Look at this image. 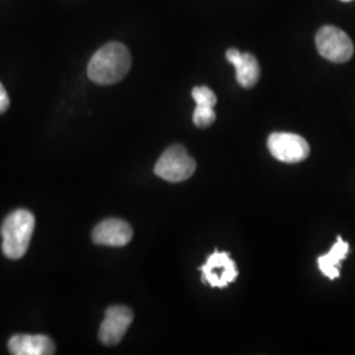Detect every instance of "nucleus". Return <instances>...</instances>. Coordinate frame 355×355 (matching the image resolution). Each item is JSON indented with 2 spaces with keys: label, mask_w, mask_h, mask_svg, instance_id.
Returning a JSON list of instances; mask_svg holds the SVG:
<instances>
[{
  "label": "nucleus",
  "mask_w": 355,
  "mask_h": 355,
  "mask_svg": "<svg viewBox=\"0 0 355 355\" xmlns=\"http://www.w3.org/2000/svg\"><path fill=\"white\" fill-rule=\"evenodd\" d=\"M10 353L13 355H51L55 346L51 337L44 334H16L8 341Z\"/></svg>",
  "instance_id": "nucleus-10"
},
{
  "label": "nucleus",
  "mask_w": 355,
  "mask_h": 355,
  "mask_svg": "<svg viewBox=\"0 0 355 355\" xmlns=\"http://www.w3.org/2000/svg\"><path fill=\"white\" fill-rule=\"evenodd\" d=\"M192 98L196 105H205V107H215L217 103L215 92L207 86H198L192 89Z\"/></svg>",
  "instance_id": "nucleus-13"
},
{
  "label": "nucleus",
  "mask_w": 355,
  "mask_h": 355,
  "mask_svg": "<svg viewBox=\"0 0 355 355\" xmlns=\"http://www.w3.org/2000/svg\"><path fill=\"white\" fill-rule=\"evenodd\" d=\"M341 1H345V3H347V1H353V0H341Z\"/></svg>",
  "instance_id": "nucleus-15"
},
{
  "label": "nucleus",
  "mask_w": 355,
  "mask_h": 355,
  "mask_svg": "<svg viewBox=\"0 0 355 355\" xmlns=\"http://www.w3.org/2000/svg\"><path fill=\"white\" fill-rule=\"evenodd\" d=\"M350 252V246L343 237L338 236L337 241L330 249L329 253L324 254L318 258V265L320 271L330 280L340 278V267L343 259H346L347 254Z\"/></svg>",
  "instance_id": "nucleus-11"
},
{
  "label": "nucleus",
  "mask_w": 355,
  "mask_h": 355,
  "mask_svg": "<svg viewBox=\"0 0 355 355\" xmlns=\"http://www.w3.org/2000/svg\"><path fill=\"white\" fill-rule=\"evenodd\" d=\"M267 146L271 155L284 164H297L308 158L309 145L302 136L295 133L277 132L270 135Z\"/></svg>",
  "instance_id": "nucleus-5"
},
{
  "label": "nucleus",
  "mask_w": 355,
  "mask_h": 355,
  "mask_svg": "<svg viewBox=\"0 0 355 355\" xmlns=\"http://www.w3.org/2000/svg\"><path fill=\"white\" fill-rule=\"evenodd\" d=\"M227 60L236 67V78L243 89L254 87L261 76V66L250 53H241L237 49H228Z\"/></svg>",
  "instance_id": "nucleus-9"
},
{
  "label": "nucleus",
  "mask_w": 355,
  "mask_h": 355,
  "mask_svg": "<svg viewBox=\"0 0 355 355\" xmlns=\"http://www.w3.org/2000/svg\"><path fill=\"white\" fill-rule=\"evenodd\" d=\"M10 108V98L3 85L0 83V114H4Z\"/></svg>",
  "instance_id": "nucleus-14"
},
{
  "label": "nucleus",
  "mask_w": 355,
  "mask_h": 355,
  "mask_svg": "<svg viewBox=\"0 0 355 355\" xmlns=\"http://www.w3.org/2000/svg\"><path fill=\"white\" fill-rule=\"evenodd\" d=\"M203 272V283H208L211 287L225 288L229 283H233L239 277V270L236 262L230 258L227 252H217L211 254L203 266H200Z\"/></svg>",
  "instance_id": "nucleus-6"
},
{
  "label": "nucleus",
  "mask_w": 355,
  "mask_h": 355,
  "mask_svg": "<svg viewBox=\"0 0 355 355\" xmlns=\"http://www.w3.org/2000/svg\"><path fill=\"white\" fill-rule=\"evenodd\" d=\"M195 170V159L182 145H173L167 148L154 167L157 177L171 183H179L190 179Z\"/></svg>",
  "instance_id": "nucleus-3"
},
{
  "label": "nucleus",
  "mask_w": 355,
  "mask_h": 355,
  "mask_svg": "<svg viewBox=\"0 0 355 355\" xmlns=\"http://www.w3.org/2000/svg\"><path fill=\"white\" fill-rule=\"evenodd\" d=\"M193 124L198 128H207L215 123L216 114L214 107L205 105H196L193 111Z\"/></svg>",
  "instance_id": "nucleus-12"
},
{
  "label": "nucleus",
  "mask_w": 355,
  "mask_h": 355,
  "mask_svg": "<svg viewBox=\"0 0 355 355\" xmlns=\"http://www.w3.org/2000/svg\"><path fill=\"white\" fill-rule=\"evenodd\" d=\"M316 48L321 57L334 64H345L352 60L354 45L343 29L337 26H325L316 33Z\"/></svg>",
  "instance_id": "nucleus-4"
},
{
  "label": "nucleus",
  "mask_w": 355,
  "mask_h": 355,
  "mask_svg": "<svg viewBox=\"0 0 355 355\" xmlns=\"http://www.w3.org/2000/svg\"><path fill=\"white\" fill-rule=\"evenodd\" d=\"M133 239V229L121 218H107L92 230V241L96 245L121 248Z\"/></svg>",
  "instance_id": "nucleus-8"
},
{
  "label": "nucleus",
  "mask_w": 355,
  "mask_h": 355,
  "mask_svg": "<svg viewBox=\"0 0 355 355\" xmlns=\"http://www.w3.org/2000/svg\"><path fill=\"white\" fill-rule=\"evenodd\" d=\"M133 312L125 305H112L105 311L99 329V340L105 346H114L123 340L128 328L133 322Z\"/></svg>",
  "instance_id": "nucleus-7"
},
{
  "label": "nucleus",
  "mask_w": 355,
  "mask_h": 355,
  "mask_svg": "<svg viewBox=\"0 0 355 355\" xmlns=\"http://www.w3.org/2000/svg\"><path fill=\"white\" fill-rule=\"evenodd\" d=\"M35 216L26 209H16L1 224V250L10 259H20L26 255L35 230Z\"/></svg>",
  "instance_id": "nucleus-2"
},
{
  "label": "nucleus",
  "mask_w": 355,
  "mask_h": 355,
  "mask_svg": "<svg viewBox=\"0 0 355 355\" xmlns=\"http://www.w3.org/2000/svg\"><path fill=\"white\" fill-rule=\"evenodd\" d=\"M132 66V55L125 45L108 42L96 51L87 67L89 79L101 86H110L123 80Z\"/></svg>",
  "instance_id": "nucleus-1"
}]
</instances>
